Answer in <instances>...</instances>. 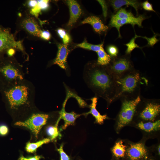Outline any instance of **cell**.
I'll return each mask as SVG.
<instances>
[{
    "mask_svg": "<svg viewBox=\"0 0 160 160\" xmlns=\"http://www.w3.org/2000/svg\"><path fill=\"white\" fill-rule=\"evenodd\" d=\"M0 92L13 116H28L35 111V87L29 81L25 79L5 86Z\"/></svg>",
    "mask_w": 160,
    "mask_h": 160,
    "instance_id": "6da1fadb",
    "label": "cell"
},
{
    "mask_svg": "<svg viewBox=\"0 0 160 160\" xmlns=\"http://www.w3.org/2000/svg\"><path fill=\"white\" fill-rule=\"evenodd\" d=\"M82 74L85 84L95 96L105 100L108 107L113 102L117 84L106 66L100 65L96 61L89 62L85 66Z\"/></svg>",
    "mask_w": 160,
    "mask_h": 160,
    "instance_id": "7a4b0ae2",
    "label": "cell"
},
{
    "mask_svg": "<svg viewBox=\"0 0 160 160\" xmlns=\"http://www.w3.org/2000/svg\"><path fill=\"white\" fill-rule=\"evenodd\" d=\"M144 80H147L135 69L123 74L116 80L117 88L113 102L122 98H136L140 95L141 86Z\"/></svg>",
    "mask_w": 160,
    "mask_h": 160,
    "instance_id": "3957f363",
    "label": "cell"
},
{
    "mask_svg": "<svg viewBox=\"0 0 160 160\" xmlns=\"http://www.w3.org/2000/svg\"><path fill=\"white\" fill-rule=\"evenodd\" d=\"M7 51L0 56V78L4 86L25 79L22 66L14 56L9 55Z\"/></svg>",
    "mask_w": 160,
    "mask_h": 160,
    "instance_id": "277c9868",
    "label": "cell"
},
{
    "mask_svg": "<svg viewBox=\"0 0 160 160\" xmlns=\"http://www.w3.org/2000/svg\"><path fill=\"white\" fill-rule=\"evenodd\" d=\"M59 116V111L50 113L34 111L25 120L17 121L15 125L28 129L37 138L42 128L49 122L57 121Z\"/></svg>",
    "mask_w": 160,
    "mask_h": 160,
    "instance_id": "5b68a950",
    "label": "cell"
},
{
    "mask_svg": "<svg viewBox=\"0 0 160 160\" xmlns=\"http://www.w3.org/2000/svg\"><path fill=\"white\" fill-rule=\"evenodd\" d=\"M160 113L159 99H147L141 96V100L137 107L134 119L153 122L158 119L157 118Z\"/></svg>",
    "mask_w": 160,
    "mask_h": 160,
    "instance_id": "8992f818",
    "label": "cell"
},
{
    "mask_svg": "<svg viewBox=\"0 0 160 160\" xmlns=\"http://www.w3.org/2000/svg\"><path fill=\"white\" fill-rule=\"evenodd\" d=\"M141 99V95L134 99L126 98L119 99L121 102V108L116 118L117 132L133 121L137 107Z\"/></svg>",
    "mask_w": 160,
    "mask_h": 160,
    "instance_id": "52a82bcc",
    "label": "cell"
},
{
    "mask_svg": "<svg viewBox=\"0 0 160 160\" xmlns=\"http://www.w3.org/2000/svg\"><path fill=\"white\" fill-rule=\"evenodd\" d=\"M130 55L125 54L111 58L106 68L111 75L116 80L124 73L135 68L130 58Z\"/></svg>",
    "mask_w": 160,
    "mask_h": 160,
    "instance_id": "ba28073f",
    "label": "cell"
},
{
    "mask_svg": "<svg viewBox=\"0 0 160 160\" xmlns=\"http://www.w3.org/2000/svg\"><path fill=\"white\" fill-rule=\"evenodd\" d=\"M15 49L24 52V49L20 41H17L10 30L0 26V56L9 49Z\"/></svg>",
    "mask_w": 160,
    "mask_h": 160,
    "instance_id": "9c48e42d",
    "label": "cell"
},
{
    "mask_svg": "<svg viewBox=\"0 0 160 160\" xmlns=\"http://www.w3.org/2000/svg\"><path fill=\"white\" fill-rule=\"evenodd\" d=\"M19 18L17 22L18 30H24L35 37L40 38L42 30L34 17L26 13Z\"/></svg>",
    "mask_w": 160,
    "mask_h": 160,
    "instance_id": "30bf717a",
    "label": "cell"
},
{
    "mask_svg": "<svg viewBox=\"0 0 160 160\" xmlns=\"http://www.w3.org/2000/svg\"><path fill=\"white\" fill-rule=\"evenodd\" d=\"M126 153L131 160H139L146 159L148 150L144 143L139 142L130 144L127 148Z\"/></svg>",
    "mask_w": 160,
    "mask_h": 160,
    "instance_id": "8fae6325",
    "label": "cell"
},
{
    "mask_svg": "<svg viewBox=\"0 0 160 160\" xmlns=\"http://www.w3.org/2000/svg\"><path fill=\"white\" fill-rule=\"evenodd\" d=\"M147 18V17L143 15H140L133 19H120L112 16L109 25L111 27L115 28L118 31L119 37L121 38L120 28L123 25L126 24H130L134 27L135 25H137L139 27H143L142 23Z\"/></svg>",
    "mask_w": 160,
    "mask_h": 160,
    "instance_id": "7c38bea8",
    "label": "cell"
},
{
    "mask_svg": "<svg viewBox=\"0 0 160 160\" xmlns=\"http://www.w3.org/2000/svg\"><path fill=\"white\" fill-rule=\"evenodd\" d=\"M68 100L65 99L64 102L61 110L59 111V116L55 124L58 126L59 123L61 119H63L64 124L60 127L61 129H65L68 127L75 124L77 119L82 116V114H78L73 111L67 112L65 110V106Z\"/></svg>",
    "mask_w": 160,
    "mask_h": 160,
    "instance_id": "4fadbf2b",
    "label": "cell"
},
{
    "mask_svg": "<svg viewBox=\"0 0 160 160\" xmlns=\"http://www.w3.org/2000/svg\"><path fill=\"white\" fill-rule=\"evenodd\" d=\"M68 44H58V51L55 58L52 60L51 65L56 64L65 71L67 69V59L69 53Z\"/></svg>",
    "mask_w": 160,
    "mask_h": 160,
    "instance_id": "5bb4252c",
    "label": "cell"
},
{
    "mask_svg": "<svg viewBox=\"0 0 160 160\" xmlns=\"http://www.w3.org/2000/svg\"><path fill=\"white\" fill-rule=\"evenodd\" d=\"M98 98L95 96L89 99L91 101V103L89 105V108L90 110L88 112L82 113V115L86 117L88 115L91 114L95 118V123L102 124L104 123V121L108 119L109 118L106 114H101L97 110L96 106Z\"/></svg>",
    "mask_w": 160,
    "mask_h": 160,
    "instance_id": "9a60e30c",
    "label": "cell"
},
{
    "mask_svg": "<svg viewBox=\"0 0 160 160\" xmlns=\"http://www.w3.org/2000/svg\"><path fill=\"white\" fill-rule=\"evenodd\" d=\"M70 11V18L67 24L68 26H72L77 21L82 11L80 6L76 1L68 0L66 1Z\"/></svg>",
    "mask_w": 160,
    "mask_h": 160,
    "instance_id": "2e32d148",
    "label": "cell"
},
{
    "mask_svg": "<svg viewBox=\"0 0 160 160\" xmlns=\"http://www.w3.org/2000/svg\"><path fill=\"white\" fill-rule=\"evenodd\" d=\"M81 23L90 24L96 32L100 34L102 32L106 31L108 29V27L104 25L99 17L95 16L88 17L85 18Z\"/></svg>",
    "mask_w": 160,
    "mask_h": 160,
    "instance_id": "e0dca14e",
    "label": "cell"
},
{
    "mask_svg": "<svg viewBox=\"0 0 160 160\" xmlns=\"http://www.w3.org/2000/svg\"><path fill=\"white\" fill-rule=\"evenodd\" d=\"M138 122L137 127L146 133L156 132L160 129V120L159 119L153 122L139 121Z\"/></svg>",
    "mask_w": 160,
    "mask_h": 160,
    "instance_id": "ac0fdd59",
    "label": "cell"
},
{
    "mask_svg": "<svg viewBox=\"0 0 160 160\" xmlns=\"http://www.w3.org/2000/svg\"><path fill=\"white\" fill-rule=\"evenodd\" d=\"M110 3L115 11H117L124 5H130L135 10L138 15V10L140 6V2L135 0H113L110 1Z\"/></svg>",
    "mask_w": 160,
    "mask_h": 160,
    "instance_id": "d6986e66",
    "label": "cell"
},
{
    "mask_svg": "<svg viewBox=\"0 0 160 160\" xmlns=\"http://www.w3.org/2000/svg\"><path fill=\"white\" fill-rule=\"evenodd\" d=\"M62 130L60 128L58 127L55 123L54 125H47L45 128V132L48 137L47 138L52 141L56 140L57 139L61 138L62 135L61 132Z\"/></svg>",
    "mask_w": 160,
    "mask_h": 160,
    "instance_id": "ffe728a7",
    "label": "cell"
},
{
    "mask_svg": "<svg viewBox=\"0 0 160 160\" xmlns=\"http://www.w3.org/2000/svg\"><path fill=\"white\" fill-rule=\"evenodd\" d=\"M127 148L122 140H119L115 143L112 148L111 152L116 157H123L126 153Z\"/></svg>",
    "mask_w": 160,
    "mask_h": 160,
    "instance_id": "44dd1931",
    "label": "cell"
},
{
    "mask_svg": "<svg viewBox=\"0 0 160 160\" xmlns=\"http://www.w3.org/2000/svg\"><path fill=\"white\" fill-rule=\"evenodd\" d=\"M50 141H51L49 138H45L36 143L28 142L26 145L25 151L29 153H34L36 152L38 148L41 147L43 144L48 143Z\"/></svg>",
    "mask_w": 160,
    "mask_h": 160,
    "instance_id": "7402d4cb",
    "label": "cell"
},
{
    "mask_svg": "<svg viewBox=\"0 0 160 160\" xmlns=\"http://www.w3.org/2000/svg\"><path fill=\"white\" fill-rule=\"evenodd\" d=\"M97 55V63L101 65L106 66L110 62L111 58L102 47L100 50L96 52Z\"/></svg>",
    "mask_w": 160,
    "mask_h": 160,
    "instance_id": "603a6c76",
    "label": "cell"
},
{
    "mask_svg": "<svg viewBox=\"0 0 160 160\" xmlns=\"http://www.w3.org/2000/svg\"><path fill=\"white\" fill-rule=\"evenodd\" d=\"M37 5L32 8L30 11V13L37 17L41 10L46 9L49 6V0H38Z\"/></svg>",
    "mask_w": 160,
    "mask_h": 160,
    "instance_id": "cb8c5ba5",
    "label": "cell"
},
{
    "mask_svg": "<svg viewBox=\"0 0 160 160\" xmlns=\"http://www.w3.org/2000/svg\"><path fill=\"white\" fill-rule=\"evenodd\" d=\"M76 47L92 50L96 52L103 47V44L98 45L92 44L88 43L86 40L85 39L82 43L77 44Z\"/></svg>",
    "mask_w": 160,
    "mask_h": 160,
    "instance_id": "d4e9b609",
    "label": "cell"
},
{
    "mask_svg": "<svg viewBox=\"0 0 160 160\" xmlns=\"http://www.w3.org/2000/svg\"><path fill=\"white\" fill-rule=\"evenodd\" d=\"M113 15L120 19H133L136 17L131 12L128 11L124 8H120Z\"/></svg>",
    "mask_w": 160,
    "mask_h": 160,
    "instance_id": "484cf974",
    "label": "cell"
},
{
    "mask_svg": "<svg viewBox=\"0 0 160 160\" xmlns=\"http://www.w3.org/2000/svg\"><path fill=\"white\" fill-rule=\"evenodd\" d=\"M138 36L135 34V36L132 38L128 43L124 44L127 47V49L125 51V54L130 55L132 52L135 48H140V47L135 43V39L138 38Z\"/></svg>",
    "mask_w": 160,
    "mask_h": 160,
    "instance_id": "4316f807",
    "label": "cell"
},
{
    "mask_svg": "<svg viewBox=\"0 0 160 160\" xmlns=\"http://www.w3.org/2000/svg\"><path fill=\"white\" fill-rule=\"evenodd\" d=\"M64 143H62L59 148H56V151L60 155V160H75L73 157L68 155L64 151L63 146Z\"/></svg>",
    "mask_w": 160,
    "mask_h": 160,
    "instance_id": "83f0119b",
    "label": "cell"
},
{
    "mask_svg": "<svg viewBox=\"0 0 160 160\" xmlns=\"http://www.w3.org/2000/svg\"><path fill=\"white\" fill-rule=\"evenodd\" d=\"M57 32L59 36L63 40L64 44H68L70 40V36L66 31L62 28H59Z\"/></svg>",
    "mask_w": 160,
    "mask_h": 160,
    "instance_id": "f1b7e54d",
    "label": "cell"
},
{
    "mask_svg": "<svg viewBox=\"0 0 160 160\" xmlns=\"http://www.w3.org/2000/svg\"><path fill=\"white\" fill-rule=\"evenodd\" d=\"M108 54L111 58L117 57L119 53V50L117 47L114 45L109 46L107 48Z\"/></svg>",
    "mask_w": 160,
    "mask_h": 160,
    "instance_id": "f546056e",
    "label": "cell"
},
{
    "mask_svg": "<svg viewBox=\"0 0 160 160\" xmlns=\"http://www.w3.org/2000/svg\"><path fill=\"white\" fill-rule=\"evenodd\" d=\"M138 37H141L146 39L148 41V44L150 46H153L159 41V40L156 38V34H155L151 38H148L146 36H138Z\"/></svg>",
    "mask_w": 160,
    "mask_h": 160,
    "instance_id": "4dcf8cb0",
    "label": "cell"
},
{
    "mask_svg": "<svg viewBox=\"0 0 160 160\" xmlns=\"http://www.w3.org/2000/svg\"><path fill=\"white\" fill-rule=\"evenodd\" d=\"M44 157L42 155H35L34 156L24 157L23 155L21 154L18 160H40Z\"/></svg>",
    "mask_w": 160,
    "mask_h": 160,
    "instance_id": "1f68e13d",
    "label": "cell"
},
{
    "mask_svg": "<svg viewBox=\"0 0 160 160\" xmlns=\"http://www.w3.org/2000/svg\"><path fill=\"white\" fill-rule=\"evenodd\" d=\"M142 7L145 10L156 12L153 8L152 4L149 2L148 1H145L142 3Z\"/></svg>",
    "mask_w": 160,
    "mask_h": 160,
    "instance_id": "d6a6232c",
    "label": "cell"
},
{
    "mask_svg": "<svg viewBox=\"0 0 160 160\" xmlns=\"http://www.w3.org/2000/svg\"><path fill=\"white\" fill-rule=\"evenodd\" d=\"M101 5L103 10V14L105 18H106L107 15L108 8L105 1L104 0H97Z\"/></svg>",
    "mask_w": 160,
    "mask_h": 160,
    "instance_id": "836d02e7",
    "label": "cell"
},
{
    "mask_svg": "<svg viewBox=\"0 0 160 160\" xmlns=\"http://www.w3.org/2000/svg\"><path fill=\"white\" fill-rule=\"evenodd\" d=\"M40 38L45 40H48L51 38V34L47 31L41 30Z\"/></svg>",
    "mask_w": 160,
    "mask_h": 160,
    "instance_id": "e575fe53",
    "label": "cell"
},
{
    "mask_svg": "<svg viewBox=\"0 0 160 160\" xmlns=\"http://www.w3.org/2000/svg\"><path fill=\"white\" fill-rule=\"evenodd\" d=\"M8 132L9 129L7 126L4 124L0 125V135H5L8 133Z\"/></svg>",
    "mask_w": 160,
    "mask_h": 160,
    "instance_id": "d590c367",
    "label": "cell"
},
{
    "mask_svg": "<svg viewBox=\"0 0 160 160\" xmlns=\"http://www.w3.org/2000/svg\"><path fill=\"white\" fill-rule=\"evenodd\" d=\"M37 1L32 0L28 1V4L29 7L33 8L37 5Z\"/></svg>",
    "mask_w": 160,
    "mask_h": 160,
    "instance_id": "8d00e7d4",
    "label": "cell"
},
{
    "mask_svg": "<svg viewBox=\"0 0 160 160\" xmlns=\"http://www.w3.org/2000/svg\"><path fill=\"white\" fill-rule=\"evenodd\" d=\"M4 87V85L0 78V91Z\"/></svg>",
    "mask_w": 160,
    "mask_h": 160,
    "instance_id": "74e56055",
    "label": "cell"
},
{
    "mask_svg": "<svg viewBox=\"0 0 160 160\" xmlns=\"http://www.w3.org/2000/svg\"><path fill=\"white\" fill-rule=\"evenodd\" d=\"M160 145H159L158 146V148H157V150L158 151V153L159 155H160Z\"/></svg>",
    "mask_w": 160,
    "mask_h": 160,
    "instance_id": "f35d334b",
    "label": "cell"
},
{
    "mask_svg": "<svg viewBox=\"0 0 160 160\" xmlns=\"http://www.w3.org/2000/svg\"><path fill=\"white\" fill-rule=\"evenodd\" d=\"M75 160H84L82 159V158H81L80 157L78 156V157H77L76 159H75Z\"/></svg>",
    "mask_w": 160,
    "mask_h": 160,
    "instance_id": "ab89813d",
    "label": "cell"
},
{
    "mask_svg": "<svg viewBox=\"0 0 160 160\" xmlns=\"http://www.w3.org/2000/svg\"><path fill=\"white\" fill-rule=\"evenodd\" d=\"M149 160H153V159H150Z\"/></svg>",
    "mask_w": 160,
    "mask_h": 160,
    "instance_id": "60d3db41",
    "label": "cell"
}]
</instances>
